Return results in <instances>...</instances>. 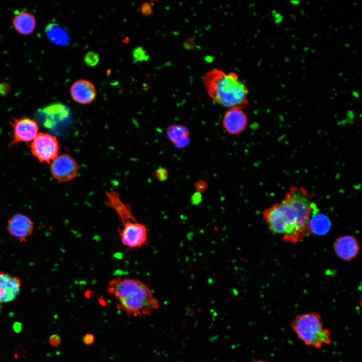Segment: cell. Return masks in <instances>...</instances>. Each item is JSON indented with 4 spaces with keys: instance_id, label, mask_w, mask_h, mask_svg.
Listing matches in <instances>:
<instances>
[{
    "instance_id": "2e32d148",
    "label": "cell",
    "mask_w": 362,
    "mask_h": 362,
    "mask_svg": "<svg viewBox=\"0 0 362 362\" xmlns=\"http://www.w3.org/2000/svg\"><path fill=\"white\" fill-rule=\"evenodd\" d=\"M331 223L329 219L325 215L318 214L314 215L310 222V234L322 235L327 233L330 230Z\"/></svg>"
},
{
    "instance_id": "e0dca14e",
    "label": "cell",
    "mask_w": 362,
    "mask_h": 362,
    "mask_svg": "<svg viewBox=\"0 0 362 362\" xmlns=\"http://www.w3.org/2000/svg\"><path fill=\"white\" fill-rule=\"evenodd\" d=\"M46 33L53 43L64 46L68 43L69 37L64 28L56 24H50L46 28Z\"/></svg>"
},
{
    "instance_id": "d4e9b609",
    "label": "cell",
    "mask_w": 362,
    "mask_h": 362,
    "mask_svg": "<svg viewBox=\"0 0 362 362\" xmlns=\"http://www.w3.org/2000/svg\"><path fill=\"white\" fill-rule=\"evenodd\" d=\"M252 362H268L265 360L263 359H257V360H253Z\"/></svg>"
},
{
    "instance_id": "cb8c5ba5",
    "label": "cell",
    "mask_w": 362,
    "mask_h": 362,
    "mask_svg": "<svg viewBox=\"0 0 362 362\" xmlns=\"http://www.w3.org/2000/svg\"><path fill=\"white\" fill-rule=\"evenodd\" d=\"M22 324L20 322H16L14 324L13 328L15 331L17 333H19L22 330Z\"/></svg>"
},
{
    "instance_id": "8992f818",
    "label": "cell",
    "mask_w": 362,
    "mask_h": 362,
    "mask_svg": "<svg viewBox=\"0 0 362 362\" xmlns=\"http://www.w3.org/2000/svg\"><path fill=\"white\" fill-rule=\"evenodd\" d=\"M118 233L122 243L131 248L142 247L147 242V227L136 219L122 223Z\"/></svg>"
},
{
    "instance_id": "8fae6325",
    "label": "cell",
    "mask_w": 362,
    "mask_h": 362,
    "mask_svg": "<svg viewBox=\"0 0 362 362\" xmlns=\"http://www.w3.org/2000/svg\"><path fill=\"white\" fill-rule=\"evenodd\" d=\"M333 249L336 255L343 261H350L356 257L360 247L357 239L351 235H341L334 243Z\"/></svg>"
},
{
    "instance_id": "7c38bea8",
    "label": "cell",
    "mask_w": 362,
    "mask_h": 362,
    "mask_svg": "<svg viewBox=\"0 0 362 362\" xmlns=\"http://www.w3.org/2000/svg\"><path fill=\"white\" fill-rule=\"evenodd\" d=\"M21 286L19 277L0 272V303L14 301L20 293Z\"/></svg>"
},
{
    "instance_id": "7402d4cb",
    "label": "cell",
    "mask_w": 362,
    "mask_h": 362,
    "mask_svg": "<svg viewBox=\"0 0 362 362\" xmlns=\"http://www.w3.org/2000/svg\"><path fill=\"white\" fill-rule=\"evenodd\" d=\"M95 336L92 333H87L85 334L82 338L83 343L86 345H89L93 344L95 341Z\"/></svg>"
},
{
    "instance_id": "ffe728a7",
    "label": "cell",
    "mask_w": 362,
    "mask_h": 362,
    "mask_svg": "<svg viewBox=\"0 0 362 362\" xmlns=\"http://www.w3.org/2000/svg\"><path fill=\"white\" fill-rule=\"evenodd\" d=\"M141 12L145 16H149L152 13V8L150 4L144 3L140 7Z\"/></svg>"
},
{
    "instance_id": "277c9868",
    "label": "cell",
    "mask_w": 362,
    "mask_h": 362,
    "mask_svg": "<svg viewBox=\"0 0 362 362\" xmlns=\"http://www.w3.org/2000/svg\"><path fill=\"white\" fill-rule=\"evenodd\" d=\"M291 326L297 338L305 345L320 349L332 342L331 333L325 327L321 316L315 312L296 315Z\"/></svg>"
},
{
    "instance_id": "7a4b0ae2",
    "label": "cell",
    "mask_w": 362,
    "mask_h": 362,
    "mask_svg": "<svg viewBox=\"0 0 362 362\" xmlns=\"http://www.w3.org/2000/svg\"><path fill=\"white\" fill-rule=\"evenodd\" d=\"M107 291L114 298L117 308L129 317L148 316L159 307L149 286L137 279L113 278Z\"/></svg>"
},
{
    "instance_id": "3957f363",
    "label": "cell",
    "mask_w": 362,
    "mask_h": 362,
    "mask_svg": "<svg viewBox=\"0 0 362 362\" xmlns=\"http://www.w3.org/2000/svg\"><path fill=\"white\" fill-rule=\"evenodd\" d=\"M203 82L208 95L218 105L228 109H243L248 104L247 86L234 72L211 69L205 73Z\"/></svg>"
},
{
    "instance_id": "5bb4252c",
    "label": "cell",
    "mask_w": 362,
    "mask_h": 362,
    "mask_svg": "<svg viewBox=\"0 0 362 362\" xmlns=\"http://www.w3.org/2000/svg\"><path fill=\"white\" fill-rule=\"evenodd\" d=\"M13 27L19 34L28 35L32 34L36 26L35 16L26 11L17 13L13 19Z\"/></svg>"
},
{
    "instance_id": "9c48e42d",
    "label": "cell",
    "mask_w": 362,
    "mask_h": 362,
    "mask_svg": "<svg viewBox=\"0 0 362 362\" xmlns=\"http://www.w3.org/2000/svg\"><path fill=\"white\" fill-rule=\"evenodd\" d=\"M34 223L30 217L22 213H17L8 221L7 230L13 238L24 242L32 235Z\"/></svg>"
},
{
    "instance_id": "44dd1931",
    "label": "cell",
    "mask_w": 362,
    "mask_h": 362,
    "mask_svg": "<svg viewBox=\"0 0 362 362\" xmlns=\"http://www.w3.org/2000/svg\"><path fill=\"white\" fill-rule=\"evenodd\" d=\"M49 342L52 346H58L61 343V338L57 334H52L49 337Z\"/></svg>"
},
{
    "instance_id": "30bf717a",
    "label": "cell",
    "mask_w": 362,
    "mask_h": 362,
    "mask_svg": "<svg viewBox=\"0 0 362 362\" xmlns=\"http://www.w3.org/2000/svg\"><path fill=\"white\" fill-rule=\"evenodd\" d=\"M248 117L243 109L233 108L228 109L224 113L222 124L227 133L232 135L241 134L246 128Z\"/></svg>"
},
{
    "instance_id": "603a6c76",
    "label": "cell",
    "mask_w": 362,
    "mask_h": 362,
    "mask_svg": "<svg viewBox=\"0 0 362 362\" xmlns=\"http://www.w3.org/2000/svg\"><path fill=\"white\" fill-rule=\"evenodd\" d=\"M165 171V170L164 169H158L156 172V176L161 179H163L162 175H163V176L165 177L166 174H167Z\"/></svg>"
},
{
    "instance_id": "ac0fdd59",
    "label": "cell",
    "mask_w": 362,
    "mask_h": 362,
    "mask_svg": "<svg viewBox=\"0 0 362 362\" xmlns=\"http://www.w3.org/2000/svg\"><path fill=\"white\" fill-rule=\"evenodd\" d=\"M133 60L136 62H142L148 59V55L145 50L142 47H137L132 51Z\"/></svg>"
},
{
    "instance_id": "5b68a950",
    "label": "cell",
    "mask_w": 362,
    "mask_h": 362,
    "mask_svg": "<svg viewBox=\"0 0 362 362\" xmlns=\"http://www.w3.org/2000/svg\"><path fill=\"white\" fill-rule=\"evenodd\" d=\"M30 147L33 155L40 162L50 163L59 155L58 140L48 133H38L31 142Z\"/></svg>"
},
{
    "instance_id": "52a82bcc",
    "label": "cell",
    "mask_w": 362,
    "mask_h": 362,
    "mask_svg": "<svg viewBox=\"0 0 362 362\" xmlns=\"http://www.w3.org/2000/svg\"><path fill=\"white\" fill-rule=\"evenodd\" d=\"M78 166L75 159L67 154L58 155L51 163L50 172L56 180L68 182L77 175Z\"/></svg>"
},
{
    "instance_id": "d6986e66",
    "label": "cell",
    "mask_w": 362,
    "mask_h": 362,
    "mask_svg": "<svg viewBox=\"0 0 362 362\" xmlns=\"http://www.w3.org/2000/svg\"><path fill=\"white\" fill-rule=\"evenodd\" d=\"M84 61L87 65L89 66H94L96 65L99 61V56L97 53L94 51H89L85 55Z\"/></svg>"
},
{
    "instance_id": "9a60e30c",
    "label": "cell",
    "mask_w": 362,
    "mask_h": 362,
    "mask_svg": "<svg viewBox=\"0 0 362 362\" xmlns=\"http://www.w3.org/2000/svg\"><path fill=\"white\" fill-rule=\"evenodd\" d=\"M166 135L169 141L178 148L187 147L190 142L189 129L180 124L172 125L166 130Z\"/></svg>"
},
{
    "instance_id": "6da1fadb",
    "label": "cell",
    "mask_w": 362,
    "mask_h": 362,
    "mask_svg": "<svg viewBox=\"0 0 362 362\" xmlns=\"http://www.w3.org/2000/svg\"><path fill=\"white\" fill-rule=\"evenodd\" d=\"M318 211L308 190L293 186L281 201L262 212V216L273 233L282 235L285 241L295 244L310 234V220Z\"/></svg>"
},
{
    "instance_id": "ba28073f",
    "label": "cell",
    "mask_w": 362,
    "mask_h": 362,
    "mask_svg": "<svg viewBox=\"0 0 362 362\" xmlns=\"http://www.w3.org/2000/svg\"><path fill=\"white\" fill-rule=\"evenodd\" d=\"M10 123L13 128L12 144L31 142L39 133L37 122L30 118H14Z\"/></svg>"
},
{
    "instance_id": "4fadbf2b",
    "label": "cell",
    "mask_w": 362,
    "mask_h": 362,
    "mask_svg": "<svg viewBox=\"0 0 362 362\" xmlns=\"http://www.w3.org/2000/svg\"><path fill=\"white\" fill-rule=\"evenodd\" d=\"M70 93L72 100L82 104H88L96 99L97 92L94 84L85 79H79L71 86Z\"/></svg>"
}]
</instances>
